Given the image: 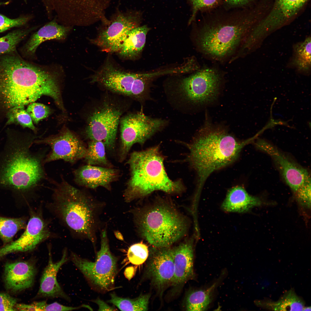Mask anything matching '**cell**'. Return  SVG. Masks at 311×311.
Wrapping results in <instances>:
<instances>
[{"label": "cell", "instance_id": "1", "mask_svg": "<svg viewBox=\"0 0 311 311\" xmlns=\"http://www.w3.org/2000/svg\"><path fill=\"white\" fill-rule=\"evenodd\" d=\"M256 138L240 141L223 127L206 122L187 145V160L197 176V194L212 173L235 161L242 149Z\"/></svg>", "mask_w": 311, "mask_h": 311}, {"label": "cell", "instance_id": "2", "mask_svg": "<svg viewBox=\"0 0 311 311\" xmlns=\"http://www.w3.org/2000/svg\"><path fill=\"white\" fill-rule=\"evenodd\" d=\"M46 73L41 67L29 62L16 52L0 55V123L8 112L35 102L45 94Z\"/></svg>", "mask_w": 311, "mask_h": 311}, {"label": "cell", "instance_id": "3", "mask_svg": "<svg viewBox=\"0 0 311 311\" xmlns=\"http://www.w3.org/2000/svg\"><path fill=\"white\" fill-rule=\"evenodd\" d=\"M0 152V187L21 194L34 190L45 176L44 157L32 152V139L8 129Z\"/></svg>", "mask_w": 311, "mask_h": 311}, {"label": "cell", "instance_id": "4", "mask_svg": "<svg viewBox=\"0 0 311 311\" xmlns=\"http://www.w3.org/2000/svg\"><path fill=\"white\" fill-rule=\"evenodd\" d=\"M253 21L251 13L240 11L206 17L198 32V45L204 54L223 60L240 48Z\"/></svg>", "mask_w": 311, "mask_h": 311}, {"label": "cell", "instance_id": "5", "mask_svg": "<svg viewBox=\"0 0 311 311\" xmlns=\"http://www.w3.org/2000/svg\"><path fill=\"white\" fill-rule=\"evenodd\" d=\"M164 160L157 146L130 154L126 163L129 166L130 176L123 194L126 202L142 198L156 191L178 194L184 190L181 180L172 181L169 177Z\"/></svg>", "mask_w": 311, "mask_h": 311}, {"label": "cell", "instance_id": "6", "mask_svg": "<svg viewBox=\"0 0 311 311\" xmlns=\"http://www.w3.org/2000/svg\"><path fill=\"white\" fill-rule=\"evenodd\" d=\"M49 206L56 216L71 232L95 242L97 225V206L83 191L63 178L53 190Z\"/></svg>", "mask_w": 311, "mask_h": 311}, {"label": "cell", "instance_id": "7", "mask_svg": "<svg viewBox=\"0 0 311 311\" xmlns=\"http://www.w3.org/2000/svg\"><path fill=\"white\" fill-rule=\"evenodd\" d=\"M137 212L136 222L141 235L156 248L169 247L187 233L186 219L167 203H156Z\"/></svg>", "mask_w": 311, "mask_h": 311}, {"label": "cell", "instance_id": "8", "mask_svg": "<svg viewBox=\"0 0 311 311\" xmlns=\"http://www.w3.org/2000/svg\"><path fill=\"white\" fill-rule=\"evenodd\" d=\"M126 98L106 91L92 102L86 119V138L101 141L108 151H113L120 119L129 108Z\"/></svg>", "mask_w": 311, "mask_h": 311}, {"label": "cell", "instance_id": "9", "mask_svg": "<svg viewBox=\"0 0 311 311\" xmlns=\"http://www.w3.org/2000/svg\"><path fill=\"white\" fill-rule=\"evenodd\" d=\"M71 260L95 290L105 293L115 289L117 273V258L111 253L106 230L101 235L100 249L94 261L82 258L73 252Z\"/></svg>", "mask_w": 311, "mask_h": 311}, {"label": "cell", "instance_id": "10", "mask_svg": "<svg viewBox=\"0 0 311 311\" xmlns=\"http://www.w3.org/2000/svg\"><path fill=\"white\" fill-rule=\"evenodd\" d=\"M166 120L145 115L142 111L125 113L121 117L119 128L120 145L119 160L123 162L135 144L143 145L145 142L166 126Z\"/></svg>", "mask_w": 311, "mask_h": 311}, {"label": "cell", "instance_id": "11", "mask_svg": "<svg viewBox=\"0 0 311 311\" xmlns=\"http://www.w3.org/2000/svg\"><path fill=\"white\" fill-rule=\"evenodd\" d=\"M221 79L216 70L204 68L180 80L175 92L181 99L192 105L209 103L217 98Z\"/></svg>", "mask_w": 311, "mask_h": 311}, {"label": "cell", "instance_id": "12", "mask_svg": "<svg viewBox=\"0 0 311 311\" xmlns=\"http://www.w3.org/2000/svg\"><path fill=\"white\" fill-rule=\"evenodd\" d=\"M34 143L48 145L51 150L45 157V164L58 160L74 164L84 158L87 147L75 134L67 128L62 129L58 134L36 140Z\"/></svg>", "mask_w": 311, "mask_h": 311}, {"label": "cell", "instance_id": "13", "mask_svg": "<svg viewBox=\"0 0 311 311\" xmlns=\"http://www.w3.org/2000/svg\"><path fill=\"white\" fill-rule=\"evenodd\" d=\"M139 74L123 71L108 62L91 76V82L106 91L135 100V80Z\"/></svg>", "mask_w": 311, "mask_h": 311}, {"label": "cell", "instance_id": "14", "mask_svg": "<svg viewBox=\"0 0 311 311\" xmlns=\"http://www.w3.org/2000/svg\"><path fill=\"white\" fill-rule=\"evenodd\" d=\"M255 144L258 149L272 158L285 182L295 193L301 187L311 183L308 171L291 160L274 145L261 139H258Z\"/></svg>", "mask_w": 311, "mask_h": 311}, {"label": "cell", "instance_id": "15", "mask_svg": "<svg viewBox=\"0 0 311 311\" xmlns=\"http://www.w3.org/2000/svg\"><path fill=\"white\" fill-rule=\"evenodd\" d=\"M140 18L138 14H120L92 42L103 51L118 52L129 32L139 26Z\"/></svg>", "mask_w": 311, "mask_h": 311}, {"label": "cell", "instance_id": "16", "mask_svg": "<svg viewBox=\"0 0 311 311\" xmlns=\"http://www.w3.org/2000/svg\"><path fill=\"white\" fill-rule=\"evenodd\" d=\"M25 228L18 239L0 248V259L10 253L31 251L51 235L46 221L38 212L32 213Z\"/></svg>", "mask_w": 311, "mask_h": 311}, {"label": "cell", "instance_id": "17", "mask_svg": "<svg viewBox=\"0 0 311 311\" xmlns=\"http://www.w3.org/2000/svg\"><path fill=\"white\" fill-rule=\"evenodd\" d=\"M149 257L146 275L158 290H164L172 285L174 278V265L172 249L157 248Z\"/></svg>", "mask_w": 311, "mask_h": 311}, {"label": "cell", "instance_id": "18", "mask_svg": "<svg viewBox=\"0 0 311 311\" xmlns=\"http://www.w3.org/2000/svg\"><path fill=\"white\" fill-rule=\"evenodd\" d=\"M308 0H275L271 10L253 29L257 35L272 31L290 20Z\"/></svg>", "mask_w": 311, "mask_h": 311}, {"label": "cell", "instance_id": "19", "mask_svg": "<svg viewBox=\"0 0 311 311\" xmlns=\"http://www.w3.org/2000/svg\"><path fill=\"white\" fill-rule=\"evenodd\" d=\"M73 173L74 181L78 185L91 189L101 187L108 190L120 176L117 169L87 164L75 170Z\"/></svg>", "mask_w": 311, "mask_h": 311}, {"label": "cell", "instance_id": "20", "mask_svg": "<svg viewBox=\"0 0 311 311\" xmlns=\"http://www.w3.org/2000/svg\"><path fill=\"white\" fill-rule=\"evenodd\" d=\"M36 273L35 264L30 261L7 262L4 270L5 287L13 292L28 289L33 285Z\"/></svg>", "mask_w": 311, "mask_h": 311}, {"label": "cell", "instance_id": "21", "mask_svg": "<svg viewBox=\"0 0 311 311\" xmlns=\"http://www.w3.org/2000/svg\"><path fill=\"white\" fill-rule=\"evenodd\" d=\"M172 249L174 275L171 285L177 288L194 277L193 240H186Z\"/></svg>", "mask_w": 311, "mask_h": 311}, {"label": "cell", "instance_id": "22", "mask_svg": "<svg viewBox=\"0 0 311 311\" xmlns=\"http://www.w3.org/2000/svg\"><path fill=\"white\" fill-rule=\"evenodd\" d=\"M49 251L48 263L43 272L37 297H59L69 301L70 300L69 297L62 289L56 278L60 268L68 260L67 251L66 249L64 250L60 260L54 262L51 253Z\"/></svg>", "mask_w": 311, "mask_h": 311}, {"label": "cell", "instance_id": "23", "mask_svg": "<svg viewBox=\"0 0 311 311\" xmlns=\"http://www.w3.org/2000/svg\"><path fill=\"white\" fill-rule=\"evenodd\" d=\"M71 29V27L60 25L54 20L32 35L24 46L23 52L27 55H34L41 43L48 40L64 39Z\"/></svg>", "mask_w": 311, "mask_h": 311}, {"label": "cell", "instance_id": "24", "mask_svg": "<svg viewBox=\"0 0 311 311\" xmlns=\"http://www.w3.org/2000/svg\"><path fill=\"white\" fill-rule=\"evenodd\" d=\"M261 203L258 198L250 195L244 187L237 185L228 190L221 207L226 212L242 213Z\"/></svg>", "mask_w": 311, "mask_h": 311}, {"label": "cell", "instance_id": "25", "mask_svg": "<svg viewBox=\"0 0 311 311\" xmlns=\"http://www.w3.org/2000/svg\"><path fill=\"white\" fill-rule=\"evenodd\" d=\"M149 30V28L145 25L132 30L118 52L119 55L128 59H134L138 57L144 46L146 35Z\"/></svg>", "mask_w": 311, "mask_h": 311}, {"label": "cell", "instance_id": "26", "mask_svg": "<svg viewBox=\"0 0 311 311\" xmlns=\"http://www.w3.org/2000/svg\"><path fill=\"white\" fill-rule=\"evenodd\" d=\"M256 304L265 309L276 311H302L305 303L292 289L285 292L278 300L256 301Z\"/></svg>", "mask_w": 311, "mask_h": 311}, {"label": "cell", "instance_id": "27", "mask_svg": "<svg viewBox=\"0 0 311 311\" xmlns=\"http://www.w3.org/2000/svg\"><path fill=\"white\" fill-rule=\"evenodd\" d=\"M217 284L216 282L206 289L194 290L189 293L186 299V310H206L211 301L212 295Z\"/></svg>", "mask_w": 311, "mask_h": 311}, {"label": "cell", "instance_id": "28", "mask_svg": "<svg viewBox=\"0 0 311 311\" xmlns=\"http://www.w3.org/2000/svg\"><path fill=\"white\" fill-rule=\"evenodd\" d=\"M311 39L307 38L294 46L291 62L298 71L308 73L311 67Z\"/></svg>", "mask_w": 311, "mask_h": 311}, {"label": "cell", "instance_id": "29", "mask_svg": "<svg viewBox=\"0 0 311 311\" xmlns=\"http://www.w3.org/2000/svg\"><path fill=\"white\" fill-rule=\"evenodd\" d=\"M111 298L107 302L113 304L122 311H147L150 295H140L134 299L119 297L115 293L110 294Z\"/></svg>", "mask_w": 311, "mask_h": 311}, {"label": "cell", "instance_id": "30", "mask_svg": "<svg viewBox=\"0 0 311 311\" xmlns=\"http://www.w3.org/2000/svg\"><path fill=\"white\" fill-rule=\"evenodd\" d=\"M105 149V146L102 142L89 140L84 158L87 164L111 168V164L106 156Z\"/></svg>", "mask_w": 311, "mask_h": 311}, {"label": "cell", "instance_id": "31", "mask_svg": "<svg viewBox=\"0 0 311 311\" xmlns=\"http://www.w3.org/2000/svg\"><path fill=\"white\" fill-rule=\"evenodd\" d=\"M26 222L23 218H11L0 216V238L4 245L12 241L20 230L26 228Z\"/></svg>", "mask_w": 311, "mask_h": 311}, {"label": "cell", "instance_id": "32", "mask_svg": "<svg viewBox=\"0 0 311 311\" xmlns=\"http://www.w3.org/2000/svg\"><path fill=\"white\" fill-rule=\"evenodd\" d=\"M36 28L15 30L0 37V55L16 52L18 44Z\"/></svg>", "mask_w": 311, "mask_h": 311}, {"label": "cell", "instance_id": "33", "mask_svg": "<svg viewBox=\"0 0 311 311\" xmlns=\"http://www.w3.org/2000/svg\"><path fill=\"white\" fill-rule=\"evenodd\" d=\"M6 120L5 126L14 124L37 131L32 119L24 107H17L11 109L7 115Z\"/></svg>", "mask_w": 311, "mask_h": 311}, {"label": "cell", "instance_id": "34", "mask_svg": "<svg viewBox=\"0 0 311 311\" xmlns=\"http://www.w3.org/2000/svg\"><path fill=\"white\" fill-rule=\"evenodd\" d=\"M149 256L147 246L142 242L134 244L128 249L127 257L130 263L135 265L143 264Z\"/></svg>", "mask_w": 311, "mask_h": 311}, {"label": "cell", "instance_id": "35", "mask_svg": "<svg viewBox=\"0 0 311 311\" xmlns=\"http://www.w3.org/2000/svg\"><path fill=\"white\" fill-rule=\"evenodd\" d=\"M26 111L30 116L33 122L36 124L48 117L51 113V109L48 106L35 102L28 105Z\"/></svg>", "mask_w": 311, "mask_h": 311}, {"label": "cell", "instance_id": "36", "mask_svg": "<svg viewBox=\"0 0 311 311\" xmlns=\"http://www.w3.org/2000/svg\"><path fill=\"white\" fill-rule=\"evenodd\" d=\"M191 5L192 13L189 21L190 23L194 21L197 13L200 11L213 9L219 6L222 0H189Z\"/></svg>", "mask_w": 311, "mask_h": 311}, {"label": "cell", "instance_id": "37", "mask_svg": "<svg viewBox=\"0 0 311 311\" xmlns=\"http://www.w3.org/2000/svg\"><path fill=\"white\" fill-rule=\"evenodd\" d=\"M30 19V17L28 16H22L12 19L0 14V33L13 27L22 26L26 24Z\"/></svg>", "mask_w": 311, "mask_h": 311}, {"label": "cell", "instance_id": "38", "mask_svg": "<svg viewBox=\"0 0 311 311\" xmlns=\"http://www.w3.org/2000/svg\"><path fill=\"white\" fill-rule=\"evenodd\" d=\"M17 299L5 293H0V311H16Z\"/></svg>", "mask_w": 311, "mask_h": 311}, {"label": "cell", "instance_id": "39", "mask_svg": "<svg viewBox=\"0 0 311 311\" xmlns=\"http://www.w3.org/2000/svg\"><path fill=\"white\" fill-rule=\"evenodd\" d=\"M296 197L302 204L310 207L311 204V183L301 187L295 193Z\"/></svg>", "mask_w": 311, "mask_h": 311}, {"label": "cell", "instance_id": "40", "mask_svg": "<svg viewBox=\"0 0 311 311\" xmlns=\"http://www.w3.org/2000/svg\"><path fill=\"white\" fill-rule=\"evenodd\" d=\"M47 304L45 301L35 302L31 304L17 303L16 311H44Z\"/></svg>", "mask_w": 311, "mask_h": 311}, {"label": "cell", "instance_id": "41", "mask_svg": "<svg viewBox=\"0 0 311 311\" xmlns=\"http://www.w3.org/2000/svg\"><path fill=\"white\" fill-rule=\"evenodd\" d=\"M81 307H73L61 305L57 302L46 304L44 311H71L79 309Z\"/></svg>", "mask_w": 311, "mask_h": 311}, {"label": "cell", "instance_id": "42", "mask_svg": "<svg viewBox=\"0 0 311 311\" xmlns=\"http://www.w3.org/2000/svg\"><path fill=\"white\" fill-rule=\"evenodd\" d=\"M252 0H222L226 6L230 8L243 7L249 3Z\"/></svg>", "mask_w": 311, "mask_h": 311}, {"label": "cell", "instance_id": "43", "mask_svg": "<svg viewBox=\"0 0 311 311\" xmlns=\"http://www.w3.org/2000/svg\"><path fill=\"white\" fill-rule=\"evenodd\" d=\"M98 306V310L116 311L117 310L114 307L111 306L103 300L98 298L93 301Z\"/></svg>", "mask_w": 311, "mask_h": 311}, {"label": "cell", "instance_id": "44", "mask_svg": "<svg viewBox=\"0 0 311 311\" xmlns=\"http://www.w3.org/2000/svg\"><path fill=\"white\" fill-rule=\"evenodd\" d=\"M83 0H47L51 3L59 5H74L81 1Z\"/></svg>", "mask_w": 311, "mask_h": 311}, {"label": "cell", "instance_id": "45", "mask_svg": "<svg viewBox=\"0 0 311 311\" xmlns=\"http://www.w3.org/2000/svg\"><path fill=\"white\" fill-rule=\"evenodd\" d=\"M134 269L133 267H131L127 268L126 269L124 274L125 276L129 280H130L134 276Z\"/></svg>", "mask_w": 311, "mask_h": 311}, {"label": "cell", "instance_id": "46", "mask_svg": "<svg viewBox=\"0 0 311 311\" xmlns=\"http://www.w3.org/2000/svg\"><path fill=\"white\" fill-rule=\"evenodd\" d=\"M311 308L310 306L304 307L302 311H311Z\"/></svg>", "mask_w": 311, "mask_h": 311}, {"label": "cell", "instance_id": "47", "mask_svg": "<svg viewBox=\"0 0 311 311\" xmlns=\"http://www.w3.org/2000/svg\"><path fill=\"white\" fill-rule=\"evenodd\" d=\"M115 235L117 237L119 236V239L120 240H122V235L119 232H116Z\"/></svg>", "mask_w": 311, "mask_h": 311}, {"label": "cell", "instance_id": "48", "mask_svg": "<svg viewBox=\"0 0 311 311\" xmlns=\"http://www.w3.org/2000/svg\"><path fill=\"white\" fill-rule=\"evenodd\" d=\"M9 2H0V6L2 5H7L9 3Z\"/></svg>", "mask_w": 311, "mask_h": 311}, {"label": "cell", "instance_id": "49", "mask_svg": "<svg viewBox=\"0 0 311 311\" xmlns=\"http://www.w3.org/2000/svg\"><path fill=\"white\" fill-rule=\"evenodd\" d=\"M25 2H26L27 0H23Z\"/></svg>", "mask_w": 311, "mask_h": 311}]
</instances>
